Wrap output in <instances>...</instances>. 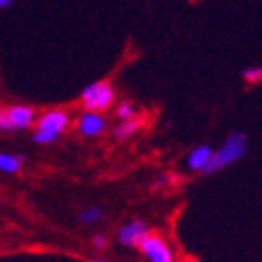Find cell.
I'll return each instance as SVG.
<instances>
[{
	"label": "cell",
	"mask_w": 262,
	"mask_h": 262,
	"mask_svg": "<svg viewBox=\"0 0 262 262\" xmlns=\"http://www.w3.org/2000/svg\"><path fill=\"white\" fill-rule=\"evenodd\" d=\"M247 152V137L242 131H234L230 133L223 141V144L213 152L212 161L208 163V167L202 170V174H212L217 170L229 167V165L236 163L238 159H242Z\"/></svg>",
	"instance_id": "obj_1"
},
{
	"label": "cell",
	"mask_w": 262,
	"mask_h": 262,
	"mask_svg": "<svg viewBox=\"0 0 262 262\" xmlns=\"http://www.w3.org/2000/svg\"><path fill=\"white\" fill-rule=\"evenodd\" d=\"M115 101V90L107 81H96L90 82L81 94L82 107L90 113H101L107 111Z\"/></svg>",
	"instance_id": "obj_2"
},
{
	"label": "cell",
	"mask_w": 262,
	"mask_h": 262,
	"mask_svg": "<svg viewBox=\"0 0 262 262\" xmlns=\"http://www.w3.org/2000/svg\"><path fill=\"white\" fill-rule=\"evenodd\" d=\"M34 122H36V113L28 105H11L0 113V129L4 133L6 131L27 129Z\"/></svg>",
	"instance_id": "obj_3"
},
{
	"label": "cell",
	"mask_w": 262,
	"mask_h": 262,
	"mask_svg": "<svg viewBox=\"0 0 262 262\" xmlns=\"http://www.w3.org/2000/svg\"><path fill=\"white\" fill-rule=\"evenodd\" d=\"M68 122H70V116H68L66 111L60 109L47 111L45 115L39 116L38 124H36V131H43V133H51V135L60 137V133L68 126Z\"/></svg>",
	"instance_id": "obj_4"
},
{
	"label": "cell",
	"mask_w": 262,
	"mask_h": 262,
	"mask_svg": "<svg viewBox=\"0 0 262 262\" xmlns=\"http://www.w3.org/2000/svg\"><path fill=\"white\" fill-rule=\"evenodd\" d=\"M141 249L150 262H172V251L159 236L148 234L142 240Z\"/></svg>",
	"instance_id": "obj_5"
},
{
	"label": "cell",
	"mask_w": 262,
	"mask_h": 262,
	"mask_svg": "<svg viewBox=\"0 0 262 262\" xmlns=\"http://www.w3.org/2000/svg\"><path fill=\"white\" fill-rule=\"evenodd\" d=\"M148 236V227L144 221L141 219H135V221H131V223L124 225L118 232V240L120 244L127 247H135V246H141L142 240Z\"/></svg>",
	"instance_id": "obj_6"
},
{
	"label": "cell",
	"mask_w": 262,
	"mask_h": 262,
	"mask_svg": "<svg viewBox=\"0 0 262 262\" xmlns=\"http://www.w3.org/2000/svg\"><path fill=\"white\" fill-rule=\"evenodd\" d=\"M77 129L84 137H98L107 129V122H105V118L99 115V113H90V111H86V113L79 118V122H77Z\"/></svg>",
	"instance_id": "obj_7"
},
{
	"label": "cell",
	"mask_w": 262,
	"mask_h": 262,
	"mask_svg": "<svg viewBox=\"0 0 262 262\" xmlns=\"http://www.w3.org/2000/svg\"><path fill=\"white\" fill-rule=\"evenodd\" d=\"M213 158V150L210 144H201V146L193 148L189 156H187V169L189 170H195V172H202V170L206 169L208 163L212 161Z\"/></svg>",
	"instance_id": "obj_8"
},
{
	"label": "cell",
	"mask_w": 262,
	"mask_h": 262,
	"mask_svg": "<svg viewBox=\"0 0 262 262\" xmlns=\"http://www.w3.org/2000/svg\"><path fill=\"white\" fill-rule=\"evenodd\" d=\"M23 167L21 156H13V154L2 152L0 154V170L6 174H15L17 170Z\"/></svg>",
	"instance_id": "obj_9"
},
{
	"label": "cell",
	"mask_w": 262,
	"mask_h": 262,
	"mask_svg": "<svg viewBox=\"0 0 262 262\" xmlns=\"http://www.w3.org/2000/svg\"><path fill=\"white\" fill-rule=\"evenodd\" d=\"M103 217V210L99 206H88L79 213V221L82 225H96Z\"/></svg>",
	"instance_id": "obj_10"
},
{
	"label": "cell",
	"mask_w": 262,
	"mask_h": 262,
	"mask_svg": "<svg viewBox=\"0 0 262 262\" xmlns=\"http://www.w3.org/2000/svg\"><path fill=\"white\" fill-rule=\"evenodd\" d=\"M139 127H141V122L135 120V118H133V120H127V122H122L120 126L115 127V137L118 139V141H124V139L133 135Z\"/></svg>",
	"instance_id": "obj_11"
},
{
	"label": "cell",
	"mask_w": 262,
	"mask_h": 262,
	"mask_svg": "<svg viewBox=\"0 0 262 262\" xmlns=\"http://www.w3.org/2000/svg\"><path fill=\"white\" fill-rule=\"evenodd\" d=\"M116 116L120 118L122 122H127V120H133V116H135V107L127 101L118 105V109H116Z\"/></svg>",
	"instance_id": "obj_12"
},
{
	"label": "cell",
	"mask_w": 262,
	"mask_h": 262,
	"mask_svg": "<svg viewBox=\"0 0 262 262\" xmlns=\"http://www.w3.org/2000/svg\"><path fill=\"white\" fill-rule=\"evenodd\" d=\"M32 141L41 144V146H45V144H53V142H56L58 141V137L51 135V133H43V131H34Z\"/></svg>",
	"instance_id": "obj_13"
},
{
	"label": "cell",
	"mask_w": 262,
	"mask_h": 262,
	"mask_svg": "<svg viewBox=\"0 0 262 262\" xmlns=\"http://www.w3.org/2000/svg\"><path fill=\"white\" fill-rule=\"evenodd\" d=\"M244 77H246L249 82H257L262 79V68L260 66H253V68H246L244 70Z\"/></svg>",
	"instance_id": "obj_14"
},
{
	"label": "cell",
	"mask_w": 262,
	"mask_h": 262,
	"mask_svg": "<svg viewBox=\"0 0 262 262\" xmlns=\"http://www.w3.org/2000/svg\"><path fill=\"white\" fill-rule=\"evenodd\" d=\"M92 242H94V247H98V249H105L107 247V238L103 234H96Z\"/></svg>",
	"instance_id": "obj_15"
},
{
	"label": "cell",
	"mask_w": 262,
	"mask_h": 262,
	"mask_svg": "<svg viewBox=\"0 0 262 262\" xmlns=\"http://www.w3.org/2000/svg\"><path fill=\"white\" fill-rule=\"evenodd\" d=\"M11 4H13V0H0V8H2V10L10 8Z\"/></svg>",
	"instance_id": "obj_16"
},
{
	"label": "cell",
	"mask_w": 262,
	"mask_h": 262,
	"mask_svg": "<svg viewBox=\"0 0 262 262\" xmlns=\"http://www.w3.org/2000/svg\"><path fill=\"white\" fill-rule=\"evenodd\" d=\"M92 262H107V260H92Z\"/></svg>",
	"instance_id": "obj_17"
}]
</instances>
